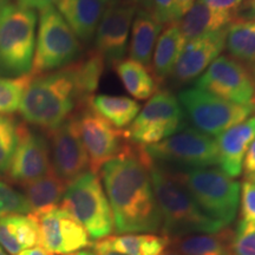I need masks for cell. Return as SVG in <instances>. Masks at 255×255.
Listing matches in <instances>:
<instances>
[{"mask_svg": "<svg viewBox=\"0 0 255 255\" xmlns=\"http://www.w3.org/2000/svg\"><path fill=\"white\" fill-rule=\"evenodd\" d=\"M52 169L49 142L45 136L19 122L17 144L5 175L8 181L18 186L30 183L44 176Z\"/></svg>", "mask_w": 255, "mask_h": 255, "instance_id": "13", "label": "cell"}, {"mask_svg": "<svg viewBox=\"0 0 255 255\" xmlns=\"http://www.w3.org/2000/svg\"><path fill=\"white\" fill-rule=\"evenodd\" d=\"M201 1L205 2L209 7L219 9V11H226L229 13L237 14L244 0H201Z\"/></svg>", "mask_w": 255, "mask_h": 255, "instance_id": "37", "label": "cell"}, {"mask_svg": "<svg viewBox=\"0 0 255 255\" xmlns=\"http://www.w3.org/2000/svg\"><path fill=\"white\" fill-rule=\"evenodd\" d=\"M196 0H173L174 21H178L186 15L193 7Z\"/></svg>", "mask_w": 255, "mask_h": 255, "instance_id": "40", "label": "cell"}, {"mask_svg": "<svg viewBox=\"0 0 255 255\" xmlns=\"http://www.w3.org/2000/svg\"><path fill=\"white\" fill-rule=\"evenodd\" d=\"M233 232L196 233L170 239V246L181 255H232Z\"/></svg>", "mask_w": 255, "mask_h": 255, "instance_id": "26", "label": "cell"}, {"mask_svg": "<svg viewBox=\"0 0 255 255\" xmlns=\"http://www.w3.org/2000/svg\"><path fill=\"white\" fill-rule=\"evenodd\" d=\"M250 12H248V17H250V19H252V20H255V0H253V1L250 2Z\"/></svg>", "mask_w": 255, "mask_h": 255, "instance_id": "45", "label": "cell"}, {"mask_svg": "<svg viewBox=\"0 0 255 255\" xmlns=\"http://www.w3.org/2000/svg\"><path fill=\"white\" fill-rule=\"evenodd\" d=\"M17 255H53L50 254L49 252L44 251L43 248L37 247V248H28V250H25Z\"/></svg>", "mask_w": 255, "mask_h": 255, "instance_id": "42", "label": "cell"}, {"mask_svg": "<svg viewBox=\"0 0 255 255\" xmlns=\"http://www.w3.org/2000/svg\"><path fill=\"white\" fill-rule=\"evenodd\" d=\"M33 216L38 225V245L50 254L68 255L91 245L85 228L59 207Z\"/></svg>", "mask_w": 255, "mask_h": 255, "instance_id": "15", "label": "cell"}, {"mask_svg": "<svg viewBox=\"0 0 255 255\" xmlns=\"http://www.w3.org/2000/svg\"><path fill=\"white\" fill-rule=\"evenodd\" d=\"M162 255H181L178 252L175 250V248H173L171 246H169L167 250H165L163 253H162Z\"/></svg>", "mask_w": 255, "mask_h": 255, "instance_id": "46", "label": "cell"}, {"mask_svg": "<svg viewBox=\"0 0 255 255\" xmlns=\"http://www.w3.org/2000/svg\"><path fill=\"white\" fill-rule=\"evenodd\" d=\"M226 28L187 41L171 72V77L177 84H186L197 79L221 56L226 44Z\"/></svg>", "mask_w": 255, "mask_h": 255, "instance_id": "17", "label": "cell"}, {"mask_svg": "<svg viewBox=\"0 0 255 255\" xmlns=\"http://www.w3.org/2000/svg\"><path fill=\"white\" fill-rule=\"evenodd\" d=\"M200 209L225 227L237 218L240 206L241 184L220 168L207 167L174 171Z\"/></svg>", "mask_w": 255, "mask_h": 255, "instance_id": "4", "label": "cell"}, {"mask_svg": "<svg viewBox=\"0 0 255 255\" xmlns=\"http://www.w3.org/2000/svg\"><path fill=\"white\" fill-rule=\"evenodd\" d=\"M124 2L135 6V7H141L139 9H145V11H151L152 0H124Z\"/></svg>", "mask_w": 255, "mask_h": 255, "instance_id": "41", "label": "cell"}, {"mask_svg": "<svg viewBox=\"0 0 255 255\" xmlns=\"http://www.w3.org/2000/svg\"><path fill=\"white\" fill-rule=\"evenodd\" d=\"M89 107L121 130L129 127L141 110V105L133 98L111 95L92 96Z\"/></svg>", "mask_w": 255, "mask_h": 255, "instance_id": "28", "label": "cell"}, {"mask_svg": "<svg viewBox=\"0 0 255 255\" xmlns=\"http://www.w3.org/2000/svg\"><path fill=\"white\" fill-rule=\"evenodd\" d=\"M251 75H252V77H253V81H254V84H255V64L253 65V68H252V72H251ZM253 103L255 104V96H254Z\"/></svg>", "mask_w": 255, "mask_h": 255, "instance_id": "48", "label": "cell"}, {"mask_svg": "<svg viewBox=\"0 0 255 255\" xmlns=\"http://www.w3.org/2000/svg\"><path fill=\"white\" fill-rule=\"evenodd\" d=\"M152 159L145 148L126 141L120 154L101 168V181L120 234L154 233L161 229V214L152 189Z\"/></svg>", "mask_w": 255, "mask_h": 255, "instance_id": "1", "label": "cell"}, {"mask_svg": "<svg viewBox=\"0 0 255 255\" xmlns=\"http://www.w3.org/2000/svg\"><path fill=\"white\" fill-rule=\"evenodd\" d=\"M81 50L79 39L57 8L40 11L31 75L62 69L75 62Z\"/></svg>", "mask_w": 255, "mask_h": 255, "instance_id": "7", "label": "cell"}, {"mask_svg": "<svg viewBox=\"0 0 255 255\" xmlns=\"http://www.w3.org/2000/svg\"><path fill=\"white\" fill-rule=\"evenodd\" d=\"M31 78V73L18 77H0V115H11L19 110Z\"/></svg>", "mask_w": 255, "mask_h": 255, "instance_id": "31", "label": "cell"}, {"mask_svg": "<svg viewBox=\"0 0 255 255\" xmlns=\"http://www.w3.org/2000/svg\"><path fill=\"white\" fill-rule=\"evenodd\" d=\"M183 116L176 96L169 90H158L139 110L132 123L123 130L124 137L142 146L156 144L180 130Z\"/></svg>", "mask_w": 255, "mask_h": 255, "instance_id": "9", "label": "cell"}, {"mask_svg": "<svg viewBox=\"0 0 255 255\" xmlns=\"http://www.w3.org/2000/svg\"><path fill=\"white\" fill-rule=\"evenodd\" d=\"M94 251L96 252V254L97 255H123V254H120L117 253V252H114V251H110V250H107V248H103L101 246H98V245L94 244Z\"/></svg>", "mask_w": 255, "mask_h": 255, "instance_id": "43", "label": "cell"}, {"mask_svg": "<svg viewBox=\"0 0 255 255\" xmlns=\"http://www.w3.org/2000/svg\"><path fill=\"white\" fill-rule=\"evenodd\" d=\"M37 13L8 2L0 9V77L31 72L36 47Z\"/></svg>", "mask_w": 255, "mask_h": 255, "instance_id": "5", "label": "cell"}, {"mask_svg": "<svg viewBox=\"0 0 255 255\" xmlns=\"http://www.w3.org/2000/svg\"><path fill=\"white\" fill-rule=\"evenodd\" d=\"M95 244L123 255H162L170 246V238L152 233H130L110 235Z\"/></svg>", "mask_w": 255, "mask_h": 255, "instance_id": "25", "label": "cell"}, {"mask_svg": "<svg viewBox=\"0 0 255 255\" xmlns=\"http://www.w3.org/2000/svg\"><path fill=\"white\" fill-rule=\"evenodd\" d=\"M9 2V0H0V9L4 7L5 5H7Z\"/></svg>", "mask_w": 255, "mask_h": 255, "instance_id": "49", "label": "cell"}, {"mask_svg": "<svg viewBox=\"0 0 255 255\" xmlns=\"http://www.w3.org/2000/svg\"><path fill=\"white\" fill-rule=\"evenodd\" d=\"M151 13L162 25L174 23L173 0H152Z\"/></svg>", "mask_w": 255, "mask_h": 255, "instance_id": "36", "label": "cell"}, {"mask_svg": "<svg viewBox=\"0 0 255 255\" xmlns=\"http://www.w3.org/2000/svg\"><path fill=\"white\" fill-rule=\"evenodd\" d=\"M57 11L78 39H92L107 6L102 0H59Z\"/></svg>", "mask_w": 255, "mask_h": 255, "instance_id": "19", "label": "cell"}, {"mask_svg": "<svg viewBox=\"0 0 255 255\" xmlns=\"http://www.w3.org/2000/svg\"><path fill=\"white\" fill-rule=\"evenodd\" d=\"M240 213L241 220L255 223V186L247 180L241 184Z\"/></svg>", "mask_w": 255, "mask_h": 255, "instance_id": "35", "label": "cell"}, {"mask_svg": "<svg viewBox=\"0 0 255 255\" xmlns=\"http://www.w3.org/2000/svg\"><path fill=\"white\" fill-rule=\"evenodd\" d=\"M45 132L52 169L62 180L69 184L89 171V157L82 142L76 114L62 126Z\"/></svg>", "mask_w": 255, "mask_h": 255, "instance_id": "14", "label": "cell"}, {"mask_svg": "<svg viewBox=\"0 0 255 255\" xmlns=\"http://www.w3.org/2000/svg\"><path fill=\"white\" fill-rule=\"evenodd\" d=\"M242 170L245 173V178H248L255 175V139L251 143L250 148L245 155Z\"/></svg>", "mask_w": 255, "mask_h": 255, "instance_id": "38", "label": "cell"}, {"mask_svg": "<svg viewBox=\"0 0 255 255\" xmlns=\"http://www.w3.org/2000/svg\"><path fill=\"white\" fill-rule=\"evenodd\" d=\"M102 1H103V4L108 7V6H113V5L119 4V2L122 1V0H102Z\"/></svg>", "mask_w": 255, "mask_h": 255, "instance_id": "47", "label": "cell"}, {"mask_svg": "<svg viewBox=\"0 0 255 255\" xmlns=\"http://www.w3.org/2000/svg\"><path fill=\"white\" fill-rule=\"evenodd\" d=\"M17 5L21 6V7L33 9V11H43L49 7H53L59 0H15Z\"/></svg>", "mask_w": 255, "mask_h": 255, "instance_id": "39", "label": "cell"}, {"mask_svg": "<svg viewBox=\"0 0 255 255\" xmlns=\"http://www.w3.org/2000/svg\"><path fill=\"white\" fill-rule=\"evenodd\" d=\"M13 214H30V207L23 193L0 181V219Z\"/></svg>", "mask_w": 255, "mask_h": 255, "instance_id": "33", "label": "cell"}, {"mask_svg": "<svg viewBox=\"0 0 255 255\" xmlns=\"http://www.w3.org/2000/svg\"><path fill=\"white\" fill-rule=\"evenodd\" d=\"M59 208L81 223L92 240H102L114 232V216L103 183L90 170L69 183Z\"/></svg>", "mask_w": 255, "mask_h": 255, "instance_id": "6", "label": "cell"}, {"mask_svg": "<svg viewBox=\"0 0 255 255\" xmlns=\"http://www.w3.org/2000/svg\"><path fill=\"white\" fill-rule=\"evenodd\" d=\"M164 25L151 12L138 9L132 20L129 40V58L150 68L152 53Z\"/></svg>", "mask_w": 255, "mask_h": 255, "instance_id": "22", "label": "cell"}, {"mask_svg": "<svg viewBox=\"0 0 255 255\" xmlns=\"http://www.w3.org/2000/svg\"><path fill=\"white\" fill-rule=\"evenodd\" d=\"M232 255H255V223L240 220L233 232Z\"/></svg>", "mask_w": 255, "mask_h": 255, "instance_id": "34", "label": "cell"}, {"mask_svg": "<svg viewBox=\"0 0 255 255\" xmlns=\"http://www.w3.org/2000/svg\"><path fill=\"white\" fill-rule=\"evenodd\" d=\"M225 49L240 63L255 64V20L235 19L226 28Z\"/></svg>", "mask_w": 255, "mask_h": 255, "instance_id": "29", "label": "cell"}, {"mask_svg": "<svg viewBox=\"0 0 255 255\" xmlns=\"http://www.w3.org/2000/svg\"><path fill=\"white\" fill-rule=\"evenodd\" d=\"M0 255H7V253L4 251V248H2L1 246H0Z\"/></svg>", "mask_w": 255, "mask_h": 255, "instance_id": "51", "label": "cell"}, {"mask_svg": "<svg viewBox=\"0 0 255 255\" xmlns=\"http://www.w3.org/2000/svg\"><path fill=\"white\" fill-rule=\"evenodd\" d=\"M244 1H245V2H246V4L248 5V4H250V2H252V1H253V0H244Z\"/></svg>", "mask_w": 255, "mask_h": 255, "instance_id": "52", "label": "cell"}, {"mask_svg": "<svg viewBox=\"0 0 255 255\" xmlns=\"http://www.w3.org/2000/svg\"><path fill=\"white\" fill-rule=\"evenodd\" d=\"M136 12L135 6L124 1L105 8L95 32V49L105 60L116 64L124 59Z\"/></svg>", "mask_w": 255, "mask_h": 255, "instance_id": "16", "label": "cell"}, {"mask_svg": "<svg viewBox=\"0 0 255 255\" xmlns=\"http://www.w3.org/2000/svg\"><path fill=\"white\" fill-rule=\"evenodd\" d=\"M246 180H247V181H251V182H252V183H253V184H254V186H255V175H253V176H251V177H248V178H246Z\"/></svg>", "mask_w": 255, "mask_h": 255, "instance_id": "50", "label": "cell"}, {"mask_svg": "<svg viewBox=\"0 0 255 255\" xmlns=\"http://www.w3.org/2000/svg\"><path fill=\"white\" fill-rule=\"evenodd\" d=\"M150 177L161 214V231L170 239L196 233H215L226 228L206 215L175 177L174 171L151 162Z\"/></svg>", "mask_w": 255, "mask_h": 255, "instance_id": "3", "label": "cell"}, {"mask_svg": "<svg viewBox=\"0 0 255 255\" xmlns=\"http://www.w3.org/2000/svg\"><path fill=\"white\" fill-rule=\"evenodd\" d=\"M38 245L37 220L31 214H13L0 219V246L17 255Z\"/></svg>", "mask_w": 255, "mask_h": 255, "instance_id": "23", "label": "cell"}, {"mask_svg": "<svg viewBox=\"0 0 255 255\" xmlns=\"http://www.w3.org/2000/svg\"><path fill=\"white\" fill-rule=\"evenodd\" d=\"M254 139L255 114L218 136L219 165L223 173L233 178L240 176L245 155Z\"/></svg>", "mask_w": 255, "mask_h": 255, "instance_id": "18", "label": "cell"}, {"mask_svg": "<svg viewBox=\"0 0 255 255\" xmlns=\"http://www.w3.org/2000/svg\"><path fill=\"white\" fill-rule=\"evenodd\" d=\"M68 255H97L96 254V252L94 250H82V251H78V252H75V253H71V254H68Z\"/></svg>", "mask_w": 255, "mask_h": 255, "instance_id": "44", "label": "cell"}, {"mask_svg": "<svg viewBox=\"0 0 255 255\" xmlns=\"http://www.w3.org/2000/svg\"><path fill=\"white\" fill-rule=\"evenodd\" d=\"M177 100L194 128L212 137H218L255 114L254 103H233L195 87L181 91Z\"/></svg>", "mask_w": 255, "mask_h": 255, "instance_id": "8", "label": "cell"}, {"mask_svg": "<svg viewBox=\"0 0 255 255\" xmlns=\"http://www.w3.org/2000/svg\"><path fill=\"white\" fill-rule=\"evenodd\" d=\"M69 184L51 169L49 173L30 183L21 186L30 214L38 215L59 207Z\"/></svg>", "mask_w": 255, "mask_h": 255, "instance_id": "24", "label": "cell"}, {"mask_svg": "<svg viewBox=\"0 0 255 255\" xmlns=\"http://www.w3.org/2000/svg\"><path fill=\"white\" fill-rule=\"evenodd\" d=\"M195 88L238 104H252L255 84L244 64L228 56H220L195 82Z\"/></svg>", "mask_w": 255, "mask_h": 255, "instance_id": "11", "label": "cell"}, {"mask_svg": "<svg viewBox=\"0 0 255 255\" xmlns=\"http://www.w3.org/2000/svg\"><path fill=\"white\" fill-rule=\"evenodd\" d=\"M237 19V14L209 7L201 0H196L193 7L177 21L187 41L215 33L228 26Z\"/></svg>", "mask_w": 255, "mask_h": 255, "instance_id": "21", "label": "cell"}, {"mask_svg": "<svg viewBox=\"0 0 255 255\" xmlns=\"http://www.w3.org/2000/svg\"><path fill=\"white\" fill-rule=\"evenodd\" d=\"M81 138L89 157V167L94 174L116 157L126 143L124 131L115 128L107 120L85 105L76 113Z\"/></svg>", "mask_w": 255, "mask_h": 255, "instance_id": "12", "label": "cell"}, {"mask_svg": "<svg viewBox=\"0 0 255 255\" xmlns=\"http://www.w3.org/2000/svg\"><path fill=\"white\" fill-rule=\"evenodd\" d=\"M154 162L175 164L187 169L219 165L216 139L195 128L177 130L156 144L144 146Z\"/></svg>", "mask_w": 255, "mask_h": 255, "instance_id": "10", "label": "cell"}, {"mask_svg": "<svg viewBox=\"0 0 255 255\" xmlns=\"http://www.w3.org/2000/svg\"><path fill=\"white\" fill-rule=\"evenodd\" d=\"M19 122L8 115H0V174L7 171L17 144Z\"/></svg>", "mask_w": 255, "mask_h": 255, "instance_id": "32", "label": "cell"}, {"mask_svg": "<svg viewBox=\"0 0 255 255\" xmlns=\"http://www.w3.org/2000/svg\"><path fill=\"white\" fill-rule=\"evenodd\" d=\"M187 40L177 21L165 25L152 53L150 70L159 85L171 76Z\"/></svg>", "mask_w": 255, "mask_h": 255, "instance_id": "20", "label": "cell"}, {"mask_svg": "<svg viewBox=\"0 0 255 255\" xmlns=\"http://www.w3.org/2000/svg\"><path fill=\"white\" fill-rule=\"evenodd\" d=\"M105 58L97 50H91L79 59L70 63L76 84L85 102L90 101L100 85L105 68Z\"/></svg>", "mask_w": 255, "mask_h": 255, "instance_id": "30", "label": "cell"}, {"mask_svg": "<svg viewBox=\"0 0 255 255\" xmlns=\"http://www.w3.org/2000/svg\"><path fill=\"white\" fill-rule=\"evenodd\" d=\"M114 65L123 87L133 100H149L159 90V84L152 75L150 68L137 60L124 58Z\"/></svg>", "mask_w": 255, "mask_h": 255, "instance_id": "27", "label": "cell"}, {"mask_svg": "<svg viewBox=\"0 0 255 255\" xmlns=\"http://www.w3.org/2000/svg\"><path fill=\"white\" fill-rule=\"evenodd\" d=\"M88 104L79 94L69 64L55 71L32 75L19 113L23 122L49 131Z\"/></svg>", "mask_w": 255, "mask_h": 255, "instance_id": "2", "label": "cell"}]
</instances>
